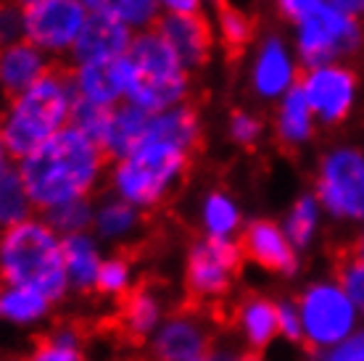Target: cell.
<instances>
[{
	"mask_svg": "<svg viewBox=\"0 0 364 361\" xmlns=\"http://www.w3.org/2000/svg\"><path fill=\"white\" fill-rule=\"evenodd\" d=\"M24 361H85L82 333L72 325H58L32 345Z\"/></svg>",
	"mask_w": 364,
	"mask_h": 361,
	"instance_id": "cell-28",
	"label": "cell"
},
{
	"mask_svg": "<svg viewBox=\"0 0 364 361\" xmlns=\"http://www.w3.org/2000/svg\"><path fill=\"white\" fill-rule=\"evenodd\" d=\"M24 40V14L16 3H0V50Z\"/></svg>",
	"mask_w": 364,
	"mask_h": 361,
	"instance_id": "cell-36",
	"label": "cell"
},
{
	"mask_svg": "<svg viewBox=\"0 0 364 361\" xmlns=\"http://www.w3.org/2000/svg\"><path fill=\"white\" fill-rule=\"evenodd\" d=\"M106 153L100 151V145L72 124L18 161V174L32 206L43 214L72 200L90 198L100 185Z\"/></svg>",
	"mask_w": 364,
	"mask_h": 361,
	"instance_id": "cell-1",
	"label": "cell"
},
{
	"mask_svg": "<svg viewBox=\"0 0 364 361\" xmlns=\"http://www.w3.org/2000/svg\"><path fill=\"white\" fill-rule=\"evenodd\" d=\"M235 330L240 333V340L262 351L267 345L274 343V338H280V301H272L267 296H246L235 306Z\"/></svg>",
	"mask_w": 364,
	"mask_h": 361,
	"instance_id": "cell-18",
	"label": "cell"
},
{
	"mask_svg": "<svg viewBox=\"0 0 364 361\" xmlns=\"http://www.w3.org/2000/svg\"><path fill=\"white\" fill-rule=\"evenodd\" d=\"M314 124L317 119L311 114L309 103L304 98L301 87L296 85L291 92H285L277 106V119H274V132L277 140L285 148H301L304 143H309L314 135Z\"/></svg>",
	"mask_w": 364,
	"mask_h": 361,
	"instance_id": "cell-24",
	"label": "cell"
},
{
	"mask_svg": "<svg viewBox=\"0 0 364 361\" xmlns=\"http://www.w3.org/2000/svg\"><path fill=\"white\" fill-rule=\"evenodd\" d=\"M127 55L137 66L140 82L124 103H132L151 117L185 103L188 90H191L188 69L182 66L172 45L156 29H146L132 37Z\"/></svg>",
	"mask_w": 364,
	"mask_h": 361,
	"instance_id": "cell-5",
	"label": "cell"
},
{
	"mask_svg": "<svg viewBox=\"0 0 364 361\" xmlns=\"http://www.w3.org/2000/svg\"><path fill=\"white\" fill-rule=\"evenodd\" d=\"M217 27H219L222 40H225L230 48H243L248 40H251V21H248L246 14H240L237 9L219 6Z\"/></svg>",
	"mask_w": 364,
	"mask_h": 361,
	"instance_id": "cell-35",
	"label": "cell"
},
{
	"mask_svg": "<svg viewBox=\"0 0 364 361\" xmlns=\"http://www.w3.org/2000/svg\"><path fill=\"white\" fill-rule=\"evenodd\" d=\"M203 0H159V9L166 11V16H198Z\"/></svg>",
	"mask_w": 364,
	"mask_h": 361,
	"instance_id": "cell-40",
	"label": "cell"
},
{
	"mask_svg": "<svg viewBox=\"0 0 364 361\" xmlns=\"http://www.w3.org/2000/svg\"><path fill=\"white\" fill-rule=\"evenodd\" d=\"M32 198H29L18 169H6L0 174V232L32 219Z\"/></svg>",
	"mask_w": 364,
	"mask_h": 361,
	"instance_id": "cell-29",
	"label": "cell"
},
{
	"mask_svg": "<svg viewBox=\"0 0 364 361\" xmlns=\"http://www.w3.org/2000/svg\"><path fill=\"white\" fill-rule=\"evenodd\" d=\"M103 251H100V240L92 232L82 235L64 237V269L69 290L77 293H92L98 271L103 266Z\"/></svg>",
	"mask_w": 364,
	"mask_h": 361,
	"instance_id": "cell-20",
	"label": "cell"
},
{
	"mask_svg": "<svg viewBox=\"0 0 364 361\" xmlns=\"http://www.w3.org/2000/svg\"><path fill=\"white\" fill-rule=\"evenodd\" d=\"M348 251L356 253V256H362V259H364V230L354 237V243L348 245Z\"/></svg>",
	"mask_w": 364,
	"mask_h": 361,
	"instance_id": "cell-44",
	"label": "cell"
},
{
	"mask_svg": "<svg viewBox=\"0 0 364 361\" xmlns=\"http://www.w3.org/2000/svg\"><path fill=\"white\" fill-rule=\"evenodd\" d=\"M230 137L232 143L243 145V148H251V145L262 137V122L254 117V114H246V111H237L230 119Z\"/></svg>",
	"mask_w": 364,
	"mask_h": 361,
	"instance_id": "cell-38",
	"label": "cell"
},
{
	"mask_svg": "<svg viewBox=\"0 0 364 361\" xmlns=\"http://www.w3.org/2000/svg\"><path fill=\"white\" fill-rule=\"evenodd\" d=\"M317 361H364V327H356L346 340L317 353Z\"/></svg>",
	"mask_w": 364,
	"mask_h": 361,
	"instance_id": "cell-37",
	"label": "cell"
},
{
	"mask_svg": "<svg viewBox=\"0 0 364 361\" xmlns=\"http://www.w3.org/2000/svg\"><path fill=\"white\" fill-rule=\"evenodd\" d=\"M74 100L77 90L72 72L61 66H50L32 87L14 95L9 109L0 117V135L11 158H27L64 126H69Z\"/></svg>",
	"mask_w": 364,
	"mask_h": 361,
	"instance_id": "cell-2",
	"label": "cell"
},
{
	"mask_svg": "<svg viewBox=\"0 0 364 361\" xmlns=\"http://www.w3.org/2000/svg\"><path fill=\"white\" fill-rule=\"evenodd\" d=\"M299 87L314 119L328 126L346 122L359 98V77L346 63L311 66L299 80Z\"/></svg>",
	"mask_w": 364,
	"mask_h": 361,
	"instance_id": "cell-10",
	"label": "cell"
},
{
	"mask_svg": "<svg viewBox=\"0 0 364 361\" xmlns=\"http://www.w3.org/2000/svg\"><path fill=\"white\" fill-rule=\"evenodd\" d=\"M203 361H259L251 351H240L232 345H214Z\"/></svg>",
	"mask_w": 364,
	"mask_h": 361,
	"instance_id": "cell-41",
	"label": "cell"
},
{
	"mask_svg": "<svg viewBox=\"0 0 364 361\" xmlns=\"http://www.w3.org/2000/svg\"><path fill=\"white\" fill-rule=\"evenodd\" d=\"M280 338L301 343V319L293 301H280Z\"/></svg>",
	"mask_w": 364,
	"mask_h": 361,
	"instance_id": "cell-39",
	"label": "cell"
},
{
	"mask_svg": "<svg viewBox=\"0 0 364 361\" xmlns=\"http://www.w3.org/2000/svg\"><path fill=\"white\" fill-rule=\"evenodd\" d=\"M74 90L77 98L103 106V109H117L122 95H119L117 85L111 80V69L106 66H77L72 72Z\"/></svg>",
	"mask_w": 364,
	"mask_h": 361,
	"instance_id": "cell-30",
	"label": "cell"
},
{
	"mask_svg": "<svg viewBox=\"0 0 364 361\" xmlns=\"http://www.w3.org/2000/svg\"><path fill=\"white\" fill-rule=\"evenodd\" d=\"M243 251L235 240L200 237L191 245L185 259V290L198 303L225 298L237 280Z\"/></svg>",
	"mask_w": 364,
	"mask_h": 361,
	"instance_id": "cell-9",
	"label": "cell"
},
{
	"mask_svg": "<svg viewBox=\"0 0 364 361\" xmlns=\"http://www.w3.org/2000/svg\"><path fill=\"white\" fill-rule=\"evenodd\" d=\"M48 69H50L48 55L40 48H35L27 40L14 43L0 50V90H6L14 98L32 87Z\"/></svg>",
	"mask_w": 364,
	"mask_h": 361,
	"instance_id": "cell-19",
	"label": "cell"
},
{
	"mask_svg": "<svg viewBox=\"0 0 364 361\" xmlns=\"http://www.w3.org/2000/svg\"><path fill=\"white\" fill-rule=\"evenodd\" d=\"M328 3H333L341 11H346L348 16L364 18V0H328Z\"/></svg>",
	"mask_w": 364,
	"mask_h": 361,
	"instance_id": "cell-43",
	"label": "cell"
},
{
	"mask_svg": "<svg viewBox=\"0 0 364 361\" xmlns=\"http://www.w3.org/2000/svg\"><path fill=\"white\" fill-rule=\"evenodd\" d=\"M135 285V266H132L127 256H106L92 293H98V296L111 301H122Z\"/></svg>",
	"mask_w": 364,
	"mask_h": 361,
	"instance_id": "cell-31",
	"label": "cell"
},
{
	"mask_svg": "<svg viewBox=\"0 0 364 361\" xmlns=\"http://www.w3.org/2000/svg\"><path fill=\"white\" fill-rule=\"evenodd\" d=\"M193 151L146 135L132 153L119 158L111 169L114 195L140 211L161 206L182 182L191 166Z\"/></svg>",
	"mask_w": 364,
	"mask_h": 361,
	"instance_id": "cell-4",
	"label": "cell"
},
{
	"mask_svg": "<svg viewBox=\"0 0 364 361\" xmlns=\"http://www.w3.org/2000/svg\"><path fill=\"white\" fill-rule=\"evenodd\" d=\"M251 85L259 98H282L299 85V61L280 37H267L259 45L251 69Z\"/></svg>",
	"mask_w": 364,
	"mask_h": 361,
	"instance_id": "cell-15",
	"label": "cell"
},
{
	"mask_svg": "<svg viewBox=\"0 0 364 361\" xmlns=\"http://www.w3.org/2000/svg\"><path fill=\"white\" fill-rule=\"evenodd\" d=\"M336 282L354 301L356 311L364 316V259L346 248L336 262Z\"/></svg>",
	"mask_w": 364,
	"mask_h": 361,
	"instance_id": "cell-33",
	"label": "cell"
},
{
	"mask_svg": "<svg viewBox=\"0 0 364 361\" xmlns=\"http://www.w3.org/2000/svg\"><path fill=\"white\" fill-rule=\"evenodd\" d=\"M55 303L48 296L37 293L32 288H14V285H0V322L11 327H37L43 325L50 308Z\"/></svg>",
	"mask_w": 364,
	"mask_h": 361,
	"instance_id": "cell-23",
	"label": "cell"
},
{
	"mask_svg": "<svg viewBox=\"0 0 364 361\" xmlns=\"http://www.w3.org/2000/svg\"><path fill=\"white\" fill-rule=\"evenodd\" d=\"M18 9H29V6H35V3H40V0H14Z\"/></svg>",
	"mask_w": 364,
	"mask_h": 361,
	"instance_id": "cell-46",
	"label": "cell"
},
{
	"mask_svg": "<svg viewBox=\"0 0 364 361\" xmlns=\"http://www.w3.org/2000/svg\"><path fill=\"white\" fill-rule=\"evenodd\" d=\"M119 330L129 340H151V335L159 330V325L166 319V301L164 293L154 285L140 282L119 301Z\"/></svg>",
	"mask_w": 364,
	"mask_h": 361,
	"instance_id": "cell-16",
	"label": "cell"
},
{
	"mask_svg": "<svg viewBox=\"0 0 364 361\" xmlns=\"http://www.w3.org/2000/svg\"><path fill=\"white\" fill-rule=\"evenodd\" d=\"M24 14V40L43 53H72L77 37L87 24V11L80 0H40Z\"/></svg>",
	"mask_w": 364,
	"mask_h": 361,
	"instance_id": "cell-11",
	"label": "cell"
},
{
	"mask_svg": "<svg viewBox=\"0 0 364 361\" xmlns=\"http://www.w3.org/2000/svg\"><path fill=\"white\" fill-rule=\"evenodd\" d=\"M92 217H95V206L90 203V198L72 200L64 206L48 211L46 222L53 227L61 237L69 235H82V232H92Z\"/></svg>",
	"mask_w": 364,
	"mask_h": 361,
	"instance_id": "cell-32",
	"label": "cell"
},
{
	"mask_svg": "<svg viewBox=\"0 0 364 361\" xmlns=\"http://www.w3.org/2000/svg\"><path fill=\"white\" fill-rule=\"evenodd\" d=\"M90 16L111 18L127 29L146 32L159 21V0H80Z\"/></svg>",
	"mask_w": 364,
	"mask_h": 361,
	"instance_id": "cell-25",
	"label": "cell"
},
{
	"mask_svg": "<svg viewBox=\"0 0 364 361\" xmlns=\"http://www.w3.org/2000/svg\"><path fill=\"white\" fill-rule=\"evenodd\" d=\"M111 111L114 109H103V106H95V103H87V100L77 98L72 109V122L69 124L74 129H80L82 135H87L95 143H103V135L109 129L111 122Z\"/></svg>",
	"mask_w": 364,
	"mask_h": 361,
	"instance_id": "cell-34",
	"label": "cell"
},
{
	"mask_svg": "<svg viewBox=\"0 0 364 361\" xmlns=\"http://www.w3.org/2000/svg\"><path fill=\"white\" fill-rule=\"evenodd\" d=\"M132 29L122 27L111 18L87 16L77 43L72 48V63L77 66H106L119 58H124L132 45Z\"/></svg>",
	"mask_w": 364,
	"mask_h": 361,
	"instance_id": "cell-14",
	"label": "cell"
},
{
	"mask_svg": "<svg viewBox=\"0 0 364 361\" xmlns=\"http://www.w3.org/2000/svg\"><path fill=\"white\" fill-rule=\"evenodd\" d=\"M314 195L328 217L364 225V151L336 145L319 158Z\"/></svg>",
	"mask_w": 364,
	"mask_h": 361,
	"instance_id": "cell-8",
	"label": "cell"
},
{
	"mask_svg": "<svg viewBox=\"0 0 364 361\" xmlns=\"http://www.w3.org/2000/svg\"><path fill=\"white\" fill-rule=\"evenodd\" d=\"M301 319V343L309 351L322 353L346 340L356 330L359 311L336 280H317L296 296Z\"/></svg>",
	"mask_w": 364,
	"mask_h": 361,
	"instance_id": "cell-7",
	"label": "cell"
},
{
	"mask_svg": "<svg viewBox=\"0 0 364 361\" xmlns=\"http://www.w3.org/2000/svg\"><path fill=\"white\" fill-rule=\"evenodd\" d=\"M0 285L32 288L58 303L69 296L64 237L46 219H27L0 232Z\"/></svg>",
	"mask_w": 364,
	"mask_h": 361,
	"instance_id": "cell-3",
	"label": "cell"
},
{
	"mask_svg": "<svg viewBox=\"0 0 364 361\" xmlns=\"http://www.w3.org/2000/svg\"><path fill=\"white\" fill-rule=\"evenodd\" d=\"M143 230V211L122 198H106L95 206L92 235L111 245H124L135 240Z\"/></svg>",
	"mask_w": 364,
	"mask_h": 361,
	"instance_id": "cell-21",
	"label": "cell"
},
{
	"mask_svg": "<svg viewBox=\"0 0 364 361\" xmlns=\"http://www.w3.org/2000/svg\"><path fill=\"white\" fill-rule=\"evenodd\" d=\"M200 227H203V237L235 240L237 232H243V211L232 195L214 190L200 203Z\"/></svg>",
	"mask_w": 364,
	"mask_h": 361,
	"instance_id": "cell-26",
	"label": "cell"
},
{
	"mask_svg": "<svg viewBox=\"0 0 364 361\" xmlns=\"http://www.w3.org/2000/svg\"><path fill=\"white\" fill-rule=\"evenodd\" d=\"M322 206H319L317 195H299L293 200V206L288 208V214L282 219V230L299 251H306L314 237L319 232V225H322Z\"/></svg>",
	"mask_w": 364,
	"mask_h": 361,
	"instance_id": "cell-27",
	"label": "cell"
},
{
	"mask_svg": "<svg viewBox=\"0 0 364 361\" xmlns=\"http://www.w3.org/2000/svg\"><path fill=\"white\" fill-rule=\"evenodd\" d=\"M362 48V21L336 9L328 0L317 3L309 14H304L296 21V55L306 69L325 63H343Z\"/></svg>",
	"mask_w": 364,
	"mask_h": 361,
	"instance_id": "cell-6",
	"label": "cell"
},
{
	"mask_svg": "<svg viewBox=\"0 0 364 361\" xmlns=\"http://www.w3.org/2000/svg\"><path fill=\"white\" fill-rule=\"evenodd\" d=\"M317 3H322V0H277V6H280V14L285 18H291L293 24L299 21L304 14H309Z\"/></svg>",
	"mask_w": 364,
	"mask_h": 361,
	"instance_id": "cell-42",
	"label": "cell"
},
{
	"mask_svg": "<svg viewBox=\"0 0 364 361\" xmlns=\"http://www.w3.org/2000/svg\"><path fill=\"white\" fill-rule=\"evenodd\" d=\"M148 122H151V114H146L143 109H137L132 103H119L117 109L111 111L109 129L100 143V151L106 153V158L119 161L127 153H132L146 137Z\"/></svg>",
	"mask_w": 364,
	"mask_h": 361,
	"instance_id": "cell-22",
	"label": "cell"
},
{
	"mask_svg": "<svg viewBox=\"0 0 364 361\" xmlns=\"http://www.w3.org/2000/svg\"><path fill=\"white\" fill-rule=\"evenodd\" d=\"M151 356L154 361H203L214 348V335L209 322L191 308H182L166 319L151 335Z\"/></svg>",
	"mask_w": 364,
	"mask_h": 361,
	"instance_id": "cell-12",
	"label": "cell"
},
{
	"mask_svg": "<svg viewBox=\"0 0 364 361\" xmlns=\"http://www.w3.org/2000/svg\"><path fill=\"white\" fill-rule=\"evenodd\" d=\"M243 259L277 277H293L301 269V251L288 240L282 225L272 219H254L240 232Z\"/></svg>",
	"mask_w": 364,
	"mask_h": 361,
	"instance_id": "cell-13",
	"label": "cell"
},
{
	"mask_svg": "<svg viewBox=\"0 0 364 361\" xmlns=\"http://www.w3.org/2000/svg\"><path fill=\"white\" fill-rule=\"evenodd\" d=\"M9 151H6V143H3V135H0V174L9 169Z\"/></svg>",
	"mask_w": 364,
	"mask_h": 361,
	"instance_id": "cell-45",
	"label": "cell"
},
{
	"mask_svg": "<svg viewBox=\"0 0 364 361\" xmlns=\"http://www.w3.org/2000/svg\"><path fill=\"white\" fill-rule=\"evenodd\" d=\"M156 32L172 45L185 69H198L209 61L211 29L200 16H161Z\"/></svg>",
	"mask_w": 364,
	"mask_h": 361,
	"instance_id": "cell-17",
	"label": "cell"
}]
</instances>
